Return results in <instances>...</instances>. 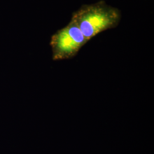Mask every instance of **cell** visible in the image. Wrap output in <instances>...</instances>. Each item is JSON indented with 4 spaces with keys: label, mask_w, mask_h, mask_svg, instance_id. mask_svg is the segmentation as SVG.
Masks as SVG:
<instances>
[{
    "label": "cell",
    "mask_w": 154,
    "mask_h": 154,
    "mask_svg": "<svg viewBox=\"0 0 154 154\" xmlns=\"http://www.w3.org/2000/svg\"><path fill=\"white\" fill-rule=\"evenodd\" d=\"M88 41L99 33L116 27L121 20L118 9L100 1L93 5H83L73 13L72 18Z\"/></svg>",
    "instance_id": "cell-1"
},
{
    "label": "cell",
    "mask_w": 154,
    "mask_h": 154,
    "mask_svg": "<svg viewBox=\"0 0 154 154\" xmlns=\"http://www.w3.org/2000/svg\"><path fill=\"white\" fill-rule=\"evenodd\" d=\"M69 35L72 37L77 44L81 48L87 42H88L83 35L81 30L78 25L73 20H71L70 23L65 27Z\"/></svg>",
    "instance_id": "cell-3"
},
{
    "label": "cell",
    "mask_w": 154,
    "mask_h": 154,
    "mask_svg": "<svg viewBox=\"0 0 154 154\" xmlns=\"http://www.w3.org/2000/svg\"><path fill=\"white\" fill-rule=\"evenodd\" d=\"M50 45L54 61L71 58L77 54L81 47L77 44L65 27L51 37Z\"/></svg>",
    "instance_id": "cell-2"
}]
</instances>
